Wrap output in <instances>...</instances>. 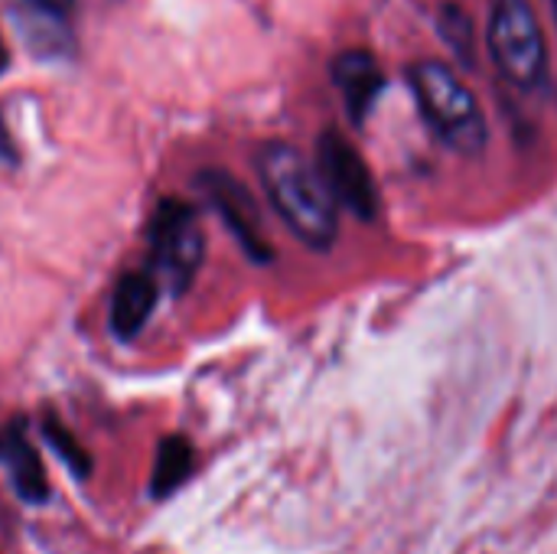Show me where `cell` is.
I'll return each mask as SVG.
<instances>
[{
    "mask_svg": "<svg viewBox=\"0 0 557 554\" xmlns=\"http://www.w3.org/2000/svg\"><path fill=\"white\" fill-rule=\"evenodd\" d=\"M42 438H46V444L52 447V454L69 467L72 477L85 480V477L91 473V457H88V451L78 444V438H75L52 411H46V418H42Z\"/></svg>",
    "mask_w": 557,
    "mask_h": 554,
    "instance_id": "obj_13",
    "label": "cell"
},
{
    "mask_svg": "<svg viewBox=\"0 0 557 554\" xmlns=\"http://www.w3.org/2000/svg\"><path fill=\"white\" fill-rule=\"evenodd\" d=\"M330 72H333V85L343 95L349 121L362 127L369 111L375 108L379 95L385 91V75H382L375 56L369 49H346L333 59Z\"/></svg>",
    "mask_w": 557,
    "mask_h": 554,
    "instance_id": "obj_7",
    "label": "cell"
},
{
    "mask_svg": "<svg viewBox=\"0 0 557 554\" xmlns=\"http://www.w3.org/2000/svg\"><path fill=\"white\" fill-rule=\"evenodd\" d=\"M10 20L20 33V39L26 42V49L36 59H65L72 56V29L65 23V16L49 13L29 0H13L10 7Z\"/></svg>",
    "mask_w": 557,
    "mask_h": 554,
    "instance_id": "obj_9",
    "label": "cell"
},
{
    "mask_svg": "<svg viewBox=\"0 0 557 554\" xmlns=\"http://www.w3.org/2000/svg\"><path fill=\"white\" fill-rule=\"evenodd\" d=\"M0 467L7 470L10 487L23 503L39 506L49 500V480H46L39 451L26 438L23 418H13L0 428Z\"/></svg>",
    "mask_w": 557,
    "mask_h": 554,
    "instance_id": "obj_8",
    "label": "cell"
},
{
    "mask_svg": "<svg viewBox=\"0 0 557 554\" xmlns=\"http://www.w3.org/2000/svg\"><path fill=\"white\" fill-rule=\"evenodd\" d=\"M29 3L42 7V10H49V13H59V16H65V13L72 10V3H75V0H29Z\"/></svg>",
    "mask_w": 557,
    "mask_h": 554,
    "instance_id": "obj_14",
    "label": "cell"
},
{
    "mask_svg": "<svg viewBox=\"0 0 557 554\" xmlns=\"http://www.w3.org/2000/svg\"><path fill=\"white\" fill-rule=\"evenodd\" d=\"M437 33L444 36V42L454 49V56L470 65L476 56V26L473 16L460 7V3H444L437 10Z\"/></svg>",
    "mask_w": 557,
    "mask_h": 554,
    "instance_id": "obj_12",
    "label": "cell"
},
{
    "mask_svg": "<svg viewBox=\"0 0 557 554\" xmlns=\"http://www.w3.org/2000/svg\"><path fill=\"white\" fill-rule=\"evenodd\" d=\"M317 170L326 183V189L333 193L336 206L349 209L359 222H375L382 199H379V186L375 176L366 163V157L352 147V140L346 134H339L336 127L323 131L317 140Z\"/></svg>",
    "mask_w": 557,
    "mask_h": 554,
    "instance_id": "obj_5",
    "label": "cell"
},
{
    "mask_svg": "<svg viewBox=\"0 0 557 554\" xmlns=\"http://www.w3.org/2000/svg\"><path fill=\"white\" fill-rule=\"evenodd\" d=\"M411 95L428 121V127L457 153L476 157L486 150L490 124L473 95V88L460 78V72L441 59H421L408 69Z\"/></svg>",
    "mask_w": 557,
    "mask_h": 554,
    "instance_id": "obj_2",
    "label": "cell"
},
{
    "mask_svg": "<svg viewBox=\"0 0 557 554\" xmlns=\"http://www.w3.org/2000/svg\"><path fill=\"white\" fill-rule=\"evenodd\" d=\"M10 69V49H7V42L0 39V75Z\"/></svg>",
    "mask_w": 557,
    "mask_h": 554,
    "instance_id": "obj_15",
    "label": "cell"
},
{
    "mask_svg": "<svg viewBox=\"0 0 557 554\" xmlns=\"http://www.w3.org/2000/svg\"><path fill=\"white\" fill-rule=\"evenodd\" d=\"M258 180L277 219L310 251H330L339 238V206L317 163L294 144L271 140L258 150Z\"/></svg>",
    "mask_w": 557,
    "mask_h": 554,
    "instance_id": "obj_1",
    "label": "cell"
},
{
    "mask_svg": "<svg viewBox=\"0 0 557 554\" xmlns=\"http://www.w3.org/2000/svg\"><path fill=\"white\" fill-rule=\"evenodd\" d=\"M196 467V454H193V444L180 434L173 438H163L160 447H157V457H153V473H150V496L153 500H166L173 496L193 473Z\"/></svg>",
    "mask_w": 557,
    "mask_h": 554,
    "instance_id": "obj_11",
    "label": "cell"
},
{
    "mask_svg": "<svg viewBox=\"0 0 557 554\" xmlns=\"http://www.w3.org/2000/svg\"><path fill=\"white\" fill-rule=\"evenodd\" d=\"M486 49L509 85L522 91L545 85L548 39L529 0H496L486 26Z\"/></svg>",
    "mask_w": 557,
    "mask_h": 554,
    "instance_id": "obj_3",
    "label": "cell"
},
{
    "mask_svg": "<svg viewBox=\"0 0 557 554\" xmlns=\"http://www.w3.org/2000/svg\"><path fill=\"white\" fill-rule=\"evenodd\" d=\"M157 297H160V284L150 271L121 274V281L111 294V330H114V336L124 343L134 340L147 327V320L157 307Z\"/></svg>",
    "mask_w": 557,
    "mask_h": 554,
    "instance_id": "obj_10",
    "label": "cell"
},
{
    "mask_svg": "<svg viewBox=\"0 0 557 554\" xmlns=\"http://www.w3.org/2000/svg\"><path fill=\"white\" fill-rule=\"evenodd\" d=\"M552 7H555V20H557V0H552Z\"/></svg>",
    "mask_w": 557,
    "mask_h": 554,
    "instance_id": "obj_16",
    "label": "cell"
},
{
    "mask_svg": "<svg viewBox=\"0 0 557 554\" xmlns=\"http://www.w3.org/2000/svg\"><path fill=\"white\" fill-rule=\"evenodd\" d=\"M199 186L206 189L209 202L215 206V212L222 216L225 229L235 235L242 251L251 261L268 264L274 258V248H271V242L264 235V222H261L255 196L225 170H202L199 173Z\"/></svg>",
    "mask_w": 557,
    "mask_h": 554,
    "instance_id": "obj_6",
    "label": "cell"
},
{
    "mask_svg": "<svg viewBox=\"0 0 557 554\" xmlns=\"http://www.w3.org/2000/svg\"><path fill=\"white\" fill-rule=\"evenodd\" d=\"M147 238H150V274L157 278L160 287L180 297L193 284L206 255L199 212L183 199L173 196L160 199L150 216Z\"/></svg>",
    "mask_w": 557,
    "mask_h": 554,
    "instance_id": "obj_4",
    "label": "cell"
}]
</instances>
